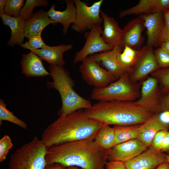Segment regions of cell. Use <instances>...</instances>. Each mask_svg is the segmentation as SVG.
I'll return each mask as SVG.
<instances>
[{"label":"cell","mask_w":169,"mask_h":169,"mask_svg":"<svg viewBox=\"0 0 169 169\" xmlns=\"http://www.w3.org/2000/svg\"><path fill=\"white\" fill-rule=\"evenodd\" d=\"M161 111H169V92L163 94L161 103Z\"/></svg>","instance_id":"39"},{"label":"cell","mask_w":169,"mask_h":169,"mask_svg":"<svg viewBox=\"0 0 169 169\" xmlns=\"http://www.w3.org/2000/svg\"><path fill=\"white\" fill-rule=\"evenodd\" d=\"M163 12L165 23L162 35V43L169 40V13L167 11Z\"/></svg>","instance_id":"36"},{"label":"cell","mask_w":169,"mask_h":169,"mask_svg":"<svg viewBox=\"0 0 169 169\" xmlns=\"http://www.w3.org/2000/svg\"><path fill=\"white\" fill-rule=\"evenodd\" d=\"M149 47L146 45L140 49H136L125 45L122 51L117 55L118 61L130 74L140 58Z\"/></svg>","instance_id":"24"},{"label":"cell","mask_w":169,"mask_h":169,"mask_svg":"<svg viewBox=\"0 0 169 169\" xmlns=\"http://www.w3.org/2000/svg\"><path fill=\"white\" fill-rule=\"evenodd\" d=\"M157 12L155 0H140L135 6L120 12L119 16L122 18L129 15L149 14Z\"/></svg>","instance_id":"26"},{"label":"cell","mask_w":169,"mask_h":169,"mask_svg":"<svg viewBox=\"0 0 169 169\" xmlns=\"http://www.w3.org/2000/svg\"><path fill=\"white\" fill-rule=\"evenodd\" d=\"M163 95L157 80L151 76L142 83L140 98L136 101L147 111L153 114L158 113L161 111Z\"/></svg>","instance_id":"9"},{"label":"cell","mask_w":169,"mask_h":169,"mask_svg":"<svg viewBox=\"0 0 169 169\" xmlns=\"http://www.w3.org/2000/svg\"><path fill=\"white\" fill-rule=\"evenodd\" d=\"M47 147L34 136L11 156L8 169H45Z\"/></svg>","instance_id":"5"},{"label":"cell","mask_w":169,"mask_h":169,"mask_svg":"<svg viewBox=\"0 0 169 169\" xmlns=\"http://www.w3.org/2000/svg\"><path fill=\"white\" fill-rule=\"evenodd\" d=\"M168 155H169V152H168Z\"/></svg>","instance_id":"49"},{"label":"cell","mask_w":169,"mask_h":169,"mask_svg":"<svg viewBox=\"0 0 169 169\" xmlns=\"http://www.w3.org/2000/svg\"><path fill=\"white\" fill-rule=\"evenodd\" d=\"M169 124L163 122L158 113L154 114L149 119L140 125L137 139L147 146L151 145L152 141L156 133L161 130L167 131Z\"/></svg>","instance_id":"18"},{"label":"cell","mask_w":169,"mask_h":169,"mask_svg":"<svg viewBox=\"0 0 169 169\" xmlns=\"http://www.w3.org/2000/svg\"><path fill=\"white\" fill-rule=\"evenodd\" d=\"M163 151L169 152V131H168L163 141L161 150Z\"/></svg>","instance_id":"40"},{"label":"cell","mask_w":169,"mask_h":169,"mask_svg":"<svg viewBox=\"0 0 169 169\" xmlns=\"http://www.w3.org/2000/svg\"><path fill=\"white\" fill-rule=\"evenodd\" d=\"M169 13V9L167 11Z\"/></svg>","instance_id":"48"},{"label":"cell","mask_w":169,"mask_h":169,"mask_svg":"<svg viewBox=\"0 0 169 169\" xmlns=\"http://www.w3.org/2000/svg\"><path fill=\"white\" fill-rule=\"evenodd\" d=\"M168 131L161 130L158 132L154 137L151 146L155 149L161 151V145Z\"/></svg>","instance_id":"35"},{"label":"cell","mask_w":169,"mask_h":169,"mask_svg":"<svg viewBox=\"0 0 169 169\" xmlns=\"http://www.w3.org/2000/svg\"><path fill=\"white\" fill-rule=\"evenodd\" d=\"M41 33L28 38V41L24 44L19 45L22 48L29 49L31 51L33 52L39 48H43L45 47L46 45L43 40L41 36Z\"/></svg>","instance_id":"32"},{"label":"cell","mask_w":169,"mask_h":169,"mask_svg":"<svg viewBox=\"0 0 169 169\" xmlns=\"http://www.w3.org/2000/svg\"><path fill=\"white\" fill-rule=\"evenodd\" d=\"M48 67L53 81L48 80L46 86L49 89L54 88L60 94L62 105L58 112L59 116L79 110L88 109L92 106L90 100L83 98L74 90V82L69 72L63 67L49 65Z\"/></svg>","instance_id":"4"},{"label":"cell","mask_w":169,"mask_h":169,"mask_svg":"<svg viewBox=\"0 0 169 169\" xmlns=\"http://www.w3.org/2000/svg\"><path fill=\"white\" fill-rule=\"evenodd\" d=\"M89 118L104 125L127 126L141 125L154 114L134 101H99L84 110Z\"/></svg>","instance_id":"3"},{"label":"cell","mask_w":169,"mask_h":169,"mask_svg":"<svg viewBox=\"0 0 169 169\" xmlns=\"http://www.w3.org/2000/svg\"><path fill=\"white\" fill-rule=\"evenodd\" d=\"M105 167V169H127L125 162L118 161L107 162Z\"/></svg>","instance_id":"37"},{"label":"cell","mask_w":169,"mask_h":169,"mask_svg":"<svg viewBox=\"0 0 169 169\" xmlns=\"http://www.w3.org/2000/svg\"><path fill=\"white\" fill-rule=\"evenodd\" d=\"M148 146L137 139L116 145L108 150L110 161L125 162L140 154Z\"/></svg>","instance_id":"12"},{"label":"cell","mask_w":169,"mask_h":169,"mask_svg":"<svg viewBox=\"0 0 169 169\" xmlns=\"http://www.w3.org/2000/svg\"><path fill=\"white\" fill-rule=\"evenodd\" d=\"M100 14L103 20V29L101 37L104 41L113 46H118L122 49L123 31L118 23L112 17L101 10Z\"/></svg>","instance_id":"17"},{"label":"cell","mask_w":169,"mask_h":169,"mask_svg":"<svg viewBox=\"0 0 169 169\" xmlns=\"http://www.w3.org/2000/svg\"><path fill=\"white\" fill-rule=\"evenodd\" d=\"M134 84L130 79V74L126 73L105 87L94 88L91 92L90 98L104 101H135L139 94Z\"/></svg>","instance_id":"6"},{"label":"cell","mask_w":169,"mask_h":169,"mask_svg":"<svg viewBox=\"0 0 169 169\" xmlns=\"http://www.w3.org/2000/svg\"><path fill=\"white\" fill-rule=\"evenodd\" d=\"M160 69L156 61L152 47H150L140 58L130 74L134 83L142 81L150 74Z\"/></svg>","instance_id":"14"},{"label":"cell","mask_w":169,"mask_h":169,"mask_svg":"<svg viewBox=\"0 0 169 169\" xmlns=\"http://www.w3.org/2000/svg\"><path fill=\"white\" fill-rule=\"evenodd\" d=\"M161 120L164 122L169 124V111H164L160 115Z\"/></svg>","instance_id":"42"},{"label":"cell","mask_w":169,"mask_h":169,"mask_svg":"<svg viewBox=\"0 0 169 169\" xmlns=\"http://www.w3.org/2000/svg\"><path fill=\"white\" fill-rule=\"evenodd\" d=\"M76 9L75 21L71 28L79 33L90 30L96 25H101L103 20L100 14V7L103 0L95 2L90 6L84 1L74 0Z\"/></svg>","instance_id":"7"},{"label":"cell","mask_w":169,"mask_h":169,"mask_svg":"<svg viewBox=\"0 0 169 169\" xmlns=\"http://www.w3.org/2000/svg\"><path fill=\"white\" fill-rule=\"evenodd\" d=\"M49 3L47 0H27L21 10L19 16L25 21L33 15V9L35 7H45Z\"/></svg>","instance_id":"29"},{"label":"cell","mask_w":169,"mask_h":169,"mask_svg":"<svg viewBox=\"0 0 169 169\" xmlns=\"http://www.w3.org/2000/svg\"><path fill=\"white\" fill-rule=\"evenodd\" d=\"M67 169H80L78 167L76 166H71L67 167Z\"/></svg>","instance_id":"46"},{"label":"cell","mask_w":169,"mask_h":169,"mask_svg":"<svg viewBox=\"0 0 169 169\" xmlns=\"http://www.w3.org/2000/svg\"><path fill=\"white\" fill-rule=\"evenodd\" d=\"M24 3V0H7L4 9V14L14 17H19Z\"/></svg>","instance_id":"31"},{"label":"cell","mask_w":169,"mask_h":169,"mask_svg":"<svg viewBox=\"0 0 169 169\" xmlns=\"http://www.w3.org/2000/svg\"><path fill=\"white\" fill-rule=\"evenodd\" d=\"M56 23L49 18L46 12L41 9L34 13L30 18L25 21V37L28 38L42 33L43 29L49 25Z\"/></svg>","instance_id":"22"},{"label":"cell","mask_w":169,"mask_h":169,"mask_svg":"<svg viewBox=\"0 0 169 169\" xmlns=\"http://www.w3.org/2000/svg\"><path fill=\"white\" fill-rule=\"evenodd\" d=\"M155 169H169V163L166 161L159 165Z\"/></svg>","instance_id":"45"},{"label":"cell","mask_w":169,"mask_h":169,"mask_svg":"<svg viewBox=\"0 0 169 169\" xmlns=\"http://www.w3.org/2000/svg\"><path fill=\"white\" fill-rule=\"evenodd\" d=\"M45 169H67V167L59 163H55L47 165Z\"/></svg>","instance_id":"41"},{"label":"cell","mask_w":169,"mask_h":169,"mask_svg":"<svg viewBox=\"0 0 169 169\" xmlns=\"http://www.w3.org/2000/svg\"><path fill=\"white\" fill-rule=\"evenodd\" d=\"M157 12H164L169 9V0H155Z\"/></svg>","instance_id":"38"},{"label":"cell","mask_w":169,"mask_h":169,"mask_svg":"<svg viewBox=\"0 0 169 169\" xmlns=\"http://www.w3.org/2000/svg\"><path fill=\"white\" fill-rule=\"evenodd\" d=\"M94 141L101 148L108 150L115 146L114 129L108 125H104L98 130Z\"/></svg>","instance_id":"25"},{"label":"cell","mask_w":169,"mask_h":169,"mask_svg":"<svg viewBox=\"0 0 169 169\" xmlns=\"http://www.w3.org/2000/svg\"><path fill=\"white\" fill-rule=\"evenodd\" d=\"M81 62L79 71L82 79L88 84L94 86L95 88L105 87L118 79L89 56Z\"/></svg>","instance_id":"8"},{"label":"cell","mask_w":169,"mask_h":169,"mask_svg":"<svg viewBox=\"0 0 169 169\" xmlns=\"http://www.w3.org/2000/svg\"><path fill=\"white\" fill-rule=\"evenodd\" d=\"M140 125H115L113 127L115 133V146L131 140L137 139Z\"/></svg>","instance_id":"27"},{"label":"cell","mask_w":169,"mask_h":169,"mask_svg":"<svg viewBox=\"0 0 169 169\" xmlns=\"http://www.w3.org/2000/svg\"><path fill=\"white\" fill-rule=\"evenodd\" d=\"M166 161L169 163V155L165 154Z\"/></svg>","instance_id":"47"},{"label":"cell","mask_w":169,"mask_h":169,"mask_svg":"<svg viewBox=\"0 0 169 169\" xmlns=\"http://www.w3.org/2000/svg\"><path fill=\"white\" fill-rule=\"evenodd\" d=\"M3 120H6L17 125L24 129L27 128V124L15 116L13 112L7 108V105L2 99H0V124L2 125Z\"/></svg>","instance_id":"28"},{"label":"cell","mask_w":169,"mask_h":169,"mask_svg":"<svg viewBox=\"0 0 169 169\" xmlns=\"http://www.w3.org/2000/svg\"><path fill=\"white\" fill-rule=\"evenodd\" d=\"M42 60L32 51L23 54L20 63L22 74L28 77H45L49 75L43 64Z\"/></svg>","instance_id":"20"},{"label":"cell","mask_w":169,"mask_h":169,"mask_svg":"<svg viewBox=\"0 0 169 169\" xmlns=\"http://www.w3.org/2000/svg\"><path fill=\"white\" fill-rule=\"evenodd\" d=\"M102 29L101 25H99L84 32V36L86 42L82 48L76 52L73 61L74 64L81 62L90 55L113 49L114 47L105 43L102 38Z\"/></svg>","instance_id":"10"},{"label":"cell","mask_w":169,"mask_h":169,"mask_svg":"<svg viewBox=\"0 0 169 169\" xmlns=\"http://www.w3.org/2000/svg\"><path fill=\"white\" fill-rule=\"evenodd\" d=\"M160 47L165 50L169 54V40L162 42L160 45Z\"/></svg>","instance_id":"44"},{"label":"cell","mask_w":169,"mask_h":169,"mask_svg":"<svg viewBox=\"0 0 169 169\" xmlns=\"http://www.w3.org/2000/svg\"><path fill=\"white\" fill-rule=\"evenodd\" d=\"M156 61L160 69L169 68V54L160 47L154 51Z\"/></svg>","instance_id":"33"},{"label":"cell","mask_w":169,"mask_h":169,"mask_svg":"<svg viewBox=\"0 0 169 169\" xmlns=\"http://www.w3.org/2000/svg\"><path fill=\"white\" fill-rule=\"evenodd\" d=\"M151 75L157 80L163 94L169 92V68L159 69Z\"/></svg>","instance_id":"30"},{"label":"cell","mask_w":169,"mask_h":169,"mask_svg":"<svg viewBox=\"0 0 169 169\" xmlns=\"http://www.w3.org/2000/svg\"><path fill=\"white\" fill-rule=\"evenodd\" d=\"M103 125L88 117L82 109L79 110L59 116L44 131L41 140L48 148L68 142L94 140Z\"/></svg>","instance_id":"2"},{"label":"cell","mask_w":169,"mask_h":169,"mask_svg":"<svg viewBox=\"0 0 169 169\" xmlns=\"http://www.w3.org/2000/svg\"><path fill=\"white\" fill-rule=\"evenodd\" d=\"M166 161L165 154L151 146L143 153L125 163L127 169H155Z\"/></svg>","instance_id":"13"},{"label":"cell","mask_w":169,"mask_h":169,"mask_svg":"<svg viewBox=\"0 0 169 169\" xmlns=\"http://www.w3.org/2000/svg\"><path fill=\"white\" fill-rule=\"evenodd\" d=\"M141 15L144 20V26L146 29V45L152 48L160 46L162 43V35L164 26L163 12H159Z\"/></svg>","instance_id":"11"},{"label":"cell","mask_w":169,"mask_h":169,"mask_svg":"<svg viewBox=\"0 0 169 169\" xmlns=\"http://www.w3.org/2000/svg\"><path fill=\"white\" fill-rule=\"evenodd\" d=\"M7 0H0V16L4 14V9Z\"/></svg>","instance_id":"43"},{"label":"cell","mask_w":169,"mask_h":169,"mask_svg":"<svg viewBox=\"0 0 169 169\" xmlns=\"http://www.w3.org/2000/svg\"><path fill=\"white\" fill-rule=\"evenodd\" d=\"M0 17L3 24L8 26L11 30V36L7 44L13 47L23 44L25 37V21L20 16L14 17L4 14Z\"/></svg>","instance_id":"23"},{"label":"cell","mask_w":169,"mask_h":169,"mask_svg":"<svg viewBox=\"0 0 169 169\" xmlns=\"http://www.w3.org/2000/svg\"><path fill=\"white\" fill-rule=\"evenodd\" d=\"M145 28L141 15L129 22L123 29L124 47L126 45L136 49H140L144 40L142 33Z\"/></svg>","instance_id":"16"},{"label":"cell","mask_w":169,"mask_h":169,"mask_svg":"<svg viewBox=\"0 0 169 169\" xmlns=\"http://www.w3.org/2000/svg\"><path fill=\"white\" fill-rule=\"evenodd\" d=\"M47 165L59 163L68 167L82 169H105L108 159V150L97 145L94 140L68 142L48 148Z\"/></svg>","instance_id":"1"},{"label":"cell","mask_w":169,"mask_h":169,"mask_svg":"<svg viewBox=\"0 0 169 169\" xmlns=\"http://www.w3.org/2000/svg\"><path fill=\"white\" fill-rule=\"evenodd\" d=\"M123 49L119 46H114L111 50L95 54L89 56L93 59L101 64L105 69L118 79L121 76L128 71L119 63L117 56Z\"/></svg>","instance_id":"15"},{"label":"cell","mask_w":169,"mask_h":169,"mask_svg":"<svg viewBox=\"0 0 169 169\" xmlns=\"http://www.w3.org/2000/svg\"><path fill=\"white\" fill-rule=\"evenodd\" d=\"M73 48L71 44H64L56 46L47 45L45 47L36 49L33 52L41 59L46 61L49 65L63 67L65 64L64 53Z\"/></svg>","instance_id":"21"},{"label":"cell","mask_w":169,"mask_h":169,"mask_svg":"<svg viewBox=\"0 0 169 169\" xmlns=\"http://www.w3.org/2000/svg\"><path fill=\"white\" fill-rule=\"evenodd\" d=\"M13 144L9 136L5 135L0 139V162H2L6 159L10 150Z\"/></svg>","instance_id":"34"},{"label":"cell","mask_w":169,"mask_h":169,"mask_svg":"<svg viewBox=\"0 0 169 169\" xmlns=\"http://www.w3.org/2000/svg\"><path fill=\"white\" fill-rule=\"evenodd\" d=\"M66 8L63 11L56 10V5L53 3L47 12L49 18L57 23H59L63 25V34L64 36L67 33L70 25L73 24L75 20L76 9L74 0H66Z\"/></svg>","instance_id":"19"}]
</instances>
